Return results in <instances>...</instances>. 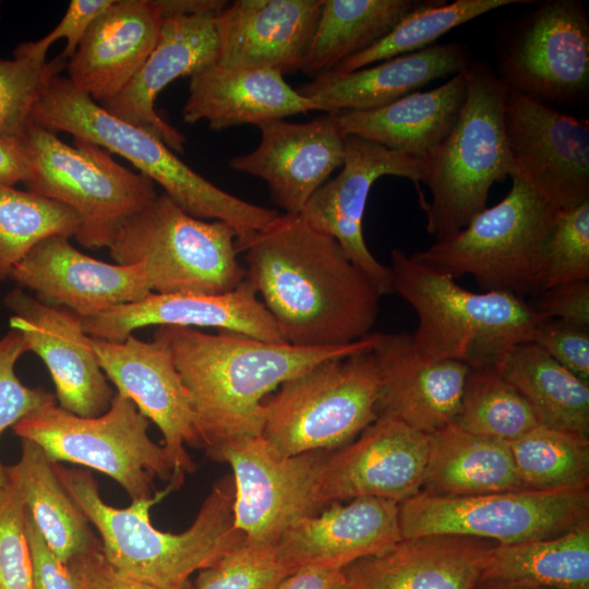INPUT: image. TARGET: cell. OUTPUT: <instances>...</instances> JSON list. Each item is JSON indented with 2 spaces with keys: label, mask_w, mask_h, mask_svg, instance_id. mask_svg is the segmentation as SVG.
Masks as SVG:
<instances>
[{
  "label": "cell",
  "mask_w": 589,
  "mask_h": 589,
  "mask_svg": "<svg viewBox=\"0 0 589 589\" xmlns=\"http://www.w3.org/2000/svg\"><path fill=\"white\" fill-rule=\"evenodd\" d=\"M4 470L7 482L19 492L40 534L63 562L98 540L87 517L59 480L55 462L36 443L22 438L19 461Z\"/></svg>",
  "instance_id": "cell-33"
},
{
  "label": "cell",
  "mask_w": 589,
  "mask_h": 589,
  "mask_svg": "<svg viewBox=\"0 0 589 589\" xmlns=\"http://www.w3.org/2000/svg\"><path fill=\"white\" fill-rule=\"evenodd\" d=\"M533 344L589 384V327L545 318L537 328Z\"/></svg>",
  "instance_id": "cell-46"
},
{
  "label": "cell",
  "mask_w": 589,
  "mask_h": 589,
  "mask_svg": "<svg viewBox=\"0 0 589 589\" xmlns=\"http://www.w3.org/2000/svg\"><path fill=\"white\" fill-rule=\"evenodd\" d=\"M372 351L381 378L378 417L395 418L425 434L454 422L468 365L424 357L408 333H376Z\"/></svg>",
  "instance_id": "cell-24"
},
{
  "label": "cell",
  "mask_w": 589,
  "mask_h": 589,
  "mask_svg": "<svg viewBox=\"0 0 589 589\" xmlns=\"http://www.w3.org/2000/svg\"><path fill=\"white\" fill-rule=\"evenodd\" d=\"M26 534L32 560L33 589H77L69 564L47 544L27 510Z\"/></svg>",
  "instance_id": "cell-50"
},
{
  "label": "cell",
  "mask_w": 589,
  "mask_h": 589,
  "mask_svg": "<svg viewBox=\"0 0 589 589\" xmlns=\"http://www.w3.org/2000/svg\"><path fill=\"white\" fill-rule=\"evenodd\" d=\"M467 97L446 139L422 158L421 182L429 235L442 239L466 227L486 207L493 183L512 171L504 124L507 89L493 68L472 59L464 70Z\"/></svg>",
  "instance_id": "cell-6"
},
{
  "label": "cell",
  "mask_w": 589,
  "mask_h": 589,
  "mask_svg": "<svg viewBox=\"0 0 589 589\" xmlns=\"http://www.w3.org/2000/svg\"><path fill=\"white\" fill-rule=\"evenodd\" d=\"M495 544L452 534L402 538L348 564L342 575L349 589H472Z\"/></svg>",
  "instance_id": "cell-28"
},
{
  "label": "cell",
  "mask_w": 589,
  "mask_h": 589,
  "mask_svg": "<svg viewBox=\"0 0 589 589\" xmlns=\"http://www.w3.org/2000/svg\"><path fill=\"white\" fill-rule=\"evenodd\" d=\"M317 110L271 69L230 68L214 63L190 76L182 116L187 123L206 121L212 130L281 120Z\"/></svg>",
  "instance_id": "cell-30"
},
{
  "label": "cell",
  "mask_w": 589,
  "mask_h": 589,
  "mask_svg": "<svg viewBox=\"0 0 589 589\" xmlns=\"http://www.w3.org/2000/svg\"><path fill=\"white\" fill-rule=\"evenodd\" d=\"M495 75L513 93L551 107L589 95V16L579 0H546L496 29Z\"/></svg>",
  "instance_id": "cell-12"
},
{
  "label": "cell",
  "mask_w": 589,
  "mask_h": 589,
  "mask_svg": "<svg viewBox=\"0 0 589 589\" xmlns=\"http://www.w3.org/2000/svg\"><path fill=\"white\" fill-rule=\"evenodd\" d=\"M239 251L247 280L286 344L337 347L372 334L380 290L332 236L300 214H279Z\"/></svg>",
  "instance_id": "cell-1"
},
{
  "label": "cell",
  "mask_w": 589,
  "mask_h": 589,
  "mask_svg": "<svg viewBox=\"0 0 589 589\" xmlns=\"http://www.w3.org/2000/svg\"><path fill=\"white\" fill-rule=\"evenodd\" d=\"M163 21L156 0H113L67 61V77L98 105L110 100L154 49Z\"/></svg>",
  "instance_id": "cell-27"
},
{
  "label": "cell",
  "mask_w": 589,
  "mask_h": 589,
  "mask_svg": "<svg viewBox=\"0 0 589 589\" xmlns=\"http://www.w3.org/2000/svg\"><path fill=\"white\" fill-rule=\"evenodd\" d=\"M587 519L588 488L456 497L419 492L399 504L402 538L452 534L515 544L558 536Z\"/></svg>",
  "instance_id": "cell-13"
},
{
  "label": "cell",
  "mask_w": 589,
  "mask_h": 589,
  "mask_svg": "<svg viewBox=\"0 0 589 589\" xmlns=\"http://www.w3.org/2000/svg\"><path fill=\"white\" fill-rule=\"evenodd\" d=\"M467 97L464 71L430 91H416L377 109L335 112L347 135L423 158L455 125Z\"/></svg>",
  "instance_id": "cell-31"
},
{
  "label": "cell",
  "mask_w": 589,
  "mask_h": 589,
  "mask_svg": "<svg viewBox=\"0 0 589 589\" xmlns=\"http://www.w3.org/2000/svg\"><path fill=\"white\" fill-rule=\"evenodd\" d=\"M33 122L53 133L65 132L89 141L125 158L189 215L231 227L237 247L279 215L275 209L216 187L183 163L159 137L109 113L60 74L50 80L39 96Z\"/></svg>",
  "instance_id": "cell-4"
},
{
  "label": "cell",
  "mask_w": 589,
  "mask_h": 589,
  "mask_svg": "<svg viewBox=\"0 0 589 589\" xmlns=\"http://www.w3.org/2000/svg\"><path fill=\"white\" fill-rule=\"evenodd\" d=\"M259 145L229 167L262 179L286 214H300L310 197L345 160L346 135L335 113L309 122L274 120L257 127Z\"/></svg>",
  "instance_id": "cell-21"
},
{
  "label": "cell",
  "mask_w": 589,
  "mask_h": 589,
  "mask_svg": "<svg viewBox=\"0 0 589 589\" xmlns=\"http://www.w3.org/2000/svg\"><path fill=\"white\" fill-rule=\"evenodd\" d=\"M27 351L24 337L17 329L10 328L0 339V436L38 408L57 402L53 394L41 387H28L16 376L15 364ZM5 483V470L0 461V484Z\"/></svg>",
  "instance_id": "cell-45"
},
{
  "label": "cell",
  "mask_w": 589,
  "mask_h": 589,
  "mask_svg": "<svg viewBox=\"0 0 589 589\" xmlns=\"http://www.w3.org/2000/svg\"><path fill=\"white\" fill-rule=\"evenodd\" d=\"M29 175V155L22 139L0 136V183L14 185Z\"/></svg>",
  "instance_id": "cell-51"
},
{
  "label": "cell",
  "mask_w": 589,
  "mask_h": 589,
  "mask_svg": "<svg viewBox=\"0 0 589 589\" xmlns=\"http://www.w3.org/2000/svg\"><path fill=\"white\" fill-rule=\"evenodd\" d=\"M10 278L33 290L40 302L68 309L83 320L153 292L142 264L106 263L57 236L31 249Z\"/></svg>",
  "instance_id": "cell-20"
},
{
  "label": "cell",
  "mask_w": 589,
  "mask_h": 589,
  "mask_svg": "<svg viewBox=\"0 0 589 589\" xmlns=\"http://www.w3.org/2000/svg\"><path fill=\"white\" fill-rule=\"evenodd\" d=\"M328 589H349L344 575L340 579H338L334 585H332Z\"/></svg>",
  "instance_id": "cell-55"
},
{
  "label": "cell",
  "mask_w": 589,
  "mask_h": 589,
  "mask_svg": "<svg viewBox=\"0 0 589 589\" xmlns=\"http://www.w3.org/2000/svg\"><path fill=\"white\" fill-rule=\"evenodd\" d=\"M471 60L469 47L461 41L434 44L346 74H321L298 92L329 113L373 110L460 73Z\"/></svg>",
  "instance_id": "cell-29"
},
{
  "label": "cell",
  "mask_w": 589,
  "mask_h": 589,
  "mask_svg": "<svg viewBox=\"0 0 589 589\" xmlns=\"http://www.w3.org/2000/svg\"><path fill=\"white\" fill-rule=\"evenodd\" d=\"M504 124L509 177L526 183L556 209L589 200V123L508 92Z\"/></svg>",
  "instance_id": "cell-15"
},
{
  "label": "cell",
  "mask_w": 589,
  "mask_h": 589,
  "mask_svg": "<svg viewBox=\"0 0 589 589\" xmlns=\"http://www.w3.org/2000/svg\"><path fill=\"white\" fill-rule=\"evenodd\" d=\"M472 589H542V588H531V587L516 586V585H509V584H503V582L478 580Z\"/></svg>",
  "instance_id": "cell-54"
},
{
  "label": "cell",
  "mask_w": 589,
  "mask_h": 589,
  "mask_svg": "<svg viewBox=\"0 0 589 589\" xmlns=\"http://www.w3.org/2000/svg\"><path fill=\"white\" fill-rule=\"evenodd\" d=\"M479 580L542 589H589V519L552 538L496 543Z\"/></svg>",
  "instance_id": "cell-34"
},
{
  "label": "cell",
  "mask_w": 589,
  "mask_h": 589,
  "mask_svg": "<svg viewBox=\"0 0 589 589\" xmlns=\"http://www.w3.org/2000/svg\"><path fill=\"white\" fill-rule=\"evenodd\" d=\"M156 3L164 19L200 13L218 14L228 4L224 0H156Z\"/></svg>",
  "instance_id": "cell-53"
},
{
  "label": "cell",
  "mask_w": 589,
  "mask_h": 589,
  "mask_svg": "<svg viewBox=\"0 0 589 589\" xmlns=\"http://www.w3.org/2000/svg\"><path fill=\"white\" fill-rule=\"evenodd\" d=\"M517 3L533 1L455 0L448 3L446 0H435L405 17L375 45L345 59L326 73L346 74L386 59L422 50L436 44L441 36L459 25L490 11Z\"/></svg>",
  "instance_id": "cell-38"
},
{
  "label": "cell",
  "mask_w": 589,
  "mask_h": 589,
  "mask_svg": "<svg viewBox=\"0 0 589 589\" xmlns=\"http://www.w3.org/2000/svg\"><path fill=\"white\" fill-rule=\"evenodd\" d=\"M59 480L100 534L101 552L119 573L156 589H184L189 577L245 541L235 527L233 478L219 479L204 500L190 528L181 533L156 529L151 507L176 488L116 508L100 497L89 470L55 462Z\"/></svg>",
  "instance_id": "cell-3"
},
{
  "label": "cell",
  "mask_w": 589,
  "mask_h": 589,
  "mask_svg": "<svg viewBox=\"0 0 589 589\" xmlns=\"http://www.w3.org/2000/svg\"><path fill=\"white\" fill-rule=\"evenodd\" d=\"M402 539L399 503L357 497L330 503L291 526L275 545L280 561L293 572L312 564L344 568L386 552Z\"/></svg>",
  "instance_id": "cell-26"
},
{
  "label": "cell",
  "mask_w": 589,
  "mask_h": 589,
  "mask_svg": "<svg viewBox=\"0 0 589 589\" xmlns=\"http://www.w3.org/2000/svg\"><path fill=\"white\" fill-rule=\"evenodd\" d=\"M0 589H33L26 507L8 482L0 484Z\"/></svg>",
  "instance_id": "cell-44"
},
{
  "label": "cell",
  "mask_w": 589,
  "mask_h": 589,
  "mask_svg": "<svg viewBox=\"0 0 589 589\" xmlns=\"http://www.w3.org/2000/svg\"><path fill=\"white\" fill-rule=\"evenodd\" d=\"M98 363L117 393L131 399L164 436V447L180 485L184 473L196 468L184 445L202 447L190 394L169 349L160 341L130 335L121 342L91 337Z\"/></svg>",
  "instance_id": "cell-16"
},
{
  "label": "cell",
  "mask_w": 589,
  "mask_h": 589,
  "mask_svg": "<svg viewBox=\"0 0 589 589\" xmlns=\"http://www.w3.org/2000/svg\"><path fill=\"white\" fill-rule=\"evenodd\" d=\"M380 387L372 350L327 359L262 401L261 434L283 456L336 450L378 418Z\"/></svg>",
  "instance_id": "cell-8"
},
{
  "label": "cell",
  "mask_w": 589,
  "mask_h": 589,
  "mask_svg": "<svg viewBox=\"0 0 589 589\" xmlns=\"http://www.w3.org/2000/svg\"><path fill=\"white\" fill-rule=\"evenodd\" d=\"M205 450L211 459L232 469L235 527L249 542L275 546L291 526L325 507L318 484L329 452L283 456L262 434Z\"/></svg>",
  "instance_id": "cell-14"
},
{
  "label": "cell",
  "mask_w": 589,
  "mask_h": 589,
  "mask_svg": "<svg viewBox=\"0 0 589 589\" xmlns=\"http://www.w3.org/2000/svg\"><path fill=\"white\" fill-rule=\"evenodd\" d=\"M21 139L29 155L27 191L72 208L80 218L75 239L87 249L109 248L122 225L157 195L151 179L89 141L74 137L70 145L35 122Z\"/></svg>",
  "instance_id": "cell-10"
},
{
  "label": "cell",
  "mask_w": 589,
  "mask_h": 589,
  "mask_svg": "<svg viewBox=\"0 0 589 589\" xmlns=\"http://www.w3.org/2000/svg\"><path fill=\"white\" fill-rule=\"evenodd\" d=\"M342 577V569L324 564L298 568L275 589H328Z\"/></svg>",
  "instance_id": "cell-52"
},
{
  "label": "cell",
  "mask_w": 589,
  "mask_h": 589,
  "mask_svg": "<svg viewBox=\"0 0 589 589\" xmlns=\"http://www.w3.org/2000/svg\"><path fill=\"white\" fill-rule=\"evenodd\" d=\"M148 425L134 402L116 392L108 410L98 417H80L53 402L12 429L21 438L36 443L52 462L68 461L103 472L137 501L153 496L155 477L180 486L165 447L149 438Z\"/></svg>",
  "instance_id": "cell-11"
},
{
  "label": "cell",
  "mask_w": 589,
  "mask_h": 589,
  "mask_svg": "<svg viewBox=\"0 0 589 589\" xmlns=\"http://www.w3.org/2000/svg\"><path fill=\"white\" fill-rule=\"evenodd\" d=\"M187 387L205 449L262 433V401L284 382L332 358L372 350L376 333L345 346L301 348L219 332L157 326Z\"/></svg>",
  "instance_id": "cell-2"
},
{
  "label": "cell",
  "mask_w": 589,
  "mask_h": 589,
  "mask_svg": "<svg viewBox=\"0 0 589 589\" xmlns=\"http://www.w3.org/2000/svg\"><path fill=\"white\" fill-rule=\"evenodd\" d=\"M77 214L69 206L0 183V281L38 242L50 237H75Z\"/></svg>",
  "instance_id": "cell-39"
},
{
  "label": "cell",
  "mask_w": 589,
  "mask_h": 589,
  "mask_svg": "<svg viewBox=\"0 0 589 589\" xmlns=\"http://www.w3.org/2000/svg\"><path fill=\"white\" fill-rule=\"evenodd\" d=\"M323 0H236L216 16L218 59L230 68L301 71Z\"/></svg>",
  "instance_id": "cell-25"
},
{
  "label": "cell",
  "mask_w": 589,
  "mask_h": 589,
  "mask_svg": "<svg viewBox=\"0 0 589 589\" xmlns=\"http://www.w3.org/2000/svg\"><path fill=\"white\" fill-rule=\"evenodd\" d=\"M108 249L117 264H142L156 293L223 294L247 277L231 227L189 215L164 192L122 225Z\"/></svg>",
  "instance_id": "cell-9"
},
{
  "label": "cell",
  "mask_w": 589,
  "mask_h": 589,
  "mask_svg": "<svg viewBox=\"0 0 589 589\" xmlns=\"http://www.w3.org/2000/svg\"><path fill=\"white\" fill-rule=\"evenodd\" d=\"M67 61L36 59L21 45L13 58L0 59V136L21 139L33 122V111L43 91Z\"/></svg>",
  "instance_id": "cell-41"
},
{
  "label": "cell",
  "mask_w": 589,
  "mask_h": 589,
  "mask_svg": "<svg viewBox=\"0 0 589 589\" xmlns=\"http://www.w3.org/2000/svg\"><path fill=\"white\" fill-rule=\"evenodd\" d=\"M113 0H72L58 25L38 40L25 41L22 48L31 56L46 60L50 46L61 38L67 39L65 48L57 57L68 61L75 52L81 39L92 23L107 10Z\"/></svg>",
  "instance_id": "cell-47"
},
{
  "label": "cell",
  "mask_w": 589,
  "mask_h": 589,
  "mask_svg": "<svg viewBox=\"0 0 589 589\" xmlns=\"http://www.w3.org/2000/svg\"><path fill=\"white\" fill-rule=\"evenodd\" d=\"M292 573L274 545L245 540L201 569L192 589H275Z\"/></svg>",
  "instance_id": "cell-42"
},
{
  "label": "cell",
  "mask_w": 589,
  "mask_h": 589,
  "mask_svg": "<svg viewBox=\"0 0 589 589\" xmlns=\"http://www.w3.org/2000/svg\"><path fill=\"white\" fill-rule=\"evenodd\" d=\"M526 490L508 444L471 434L450 423L429 434L421 491L436 496H473Z\"/></svg>",
  "instance_id": "cell-32"
},
{
  "label": "cell",
  "mask_w": 589,
  "mask_h": 589,
  "mask_svg": "<svg viewBox=\"0 0 589 589\" xmlns=\"http://www.w3.org/2000/svg\"><path fill=\"white\" fill-rule=\"evenodd\" d=\"M497 369L540 424L589 436V384L536 344L515 347Z\"/></svg>",
  "instance_id": "cell-36"
},
{
  "label": "cell",
  "mask_w": 589,
  "mask_h": 589,
  "mask_svg": "<svg viewBox=\"0 0 589 589\" xmlns=\"http://www.w3.org/2000/svg\"><path fill=\"white\" fill-rule=\"evenodd\" d=\"M394 292L414 311L412 339L431 360H453L470 369L498 368L517 346L533 342L545 320L508 292H473L400 249L390 252Z\"/></svg>",
  "instance_id": "cell-5"
},
{
  "label": "cell",
  "mask_w": 589,
  "mask_h": 589,
  "mask_svg": "<svg viewBox=\"0 0 589 589\" xmlns=\"http://www.w3.org/2000/svg\"><path fill=\"white\" fill-rule=\"evenodd\" d=\"M149 325L217 328L251 338L286 344L263 302L247 278L223 294L156 293L83 320L85 333L121 342Z\"/></svg>",
  "instance_id": "cell-22"
},
{
  "label": "cell",
  "mask_w": 589,
  "mask_h": 589,
  "mask_svg": "<svg viewBox=\"0 0 589 589\" xmlns=\"http://www.w3.org/2000/svg\"><path fill=\"white\" fill-rule=\"evenodd\" d=\"M501 202L411 256L452 276L470 275L483 291L518 298L542 290L545 250L558 209L517 177Z\"/></svg>",
  "instance_id": "cell-7"
},
{
  "label": "cell",
  "mask_w": 589,
  "mask_h": 589,
  "mask_svg": "<svg viewBox=\"0 0 589 589\" xmlns=\"http://www.w3.org/2000/svg\"><path fill=\"white\" fill-rule=\"evenodd\" d=\"M216 13L165 17L158 40L133 79L100 105L115 117L145 129L175 153H183L185 137L155 110L159 93L176 79L191 76L217 62Z\"/></svg>",
  "instance_id": "cell-23"
},
{
  "label": "cell",
  "mask_w": 589,
  "mask_h": 589,
  "mask_svg": "<svg viewBox=\"0 0 589 589\" xmlns=\"http://www.w3.org/2000/svg\"><path fill=\"white\" fill-rule=\"evenodd\" d=\"M422 158L347 135L340 172L327 180L306 202L300 215L314 228L332 236L348 257L375 284L381 294L393 293L388 266L370 252L362 219L373 183L383 176L407 178L416 187L422 179Z\"/></svg>",
  "instance_id": "cell-17"
},
{
  "label": "cell",
  "mask_w": 589,
  "mask_h": 589,
  "mask_svg": "<svg viewBox=\"0 0 589 589\" xmlns=\"http://www.w3.org/2000/svg\"><path fill=\"white\" fill-rule=\"evenodd\" d=\"M530 304L544 317L589 327V279L554 285L541 290Z\"/></svg>",
  "instance_id": "cell-48"
},
{
  "label": "cell",
  "mask_w": 589,
  "mask_h": 589,
  "mask_svg": "<svg viewBox=\"0 0 589 589\" xmlns=\"http://www.w3.org/2000/svg\"><path fill=\"white\" fill-rule=\"evenodd\" d=\"M3 303L12 313L10 327L23 335L28 351L49 370L58 406L85 418L106 412L115 392L83 328V318L68 309L43 303L20 288L11 290Z\"/></svg>",
  "instance_id": "cell-19"
},
{
  "label": "cell",
  "mask_w": 589,
  "mask_h": 589,
  "mask_svg": "<svg viewBox=\"0 0 589 589\" xmlns=\"http://www.w3.org/2000/svg\"><path fill=\"white\" fill-rule=\"evenodd\" d=\"M435 0H323L301 71L313 79L385 37Z\"/></svg>",
  "instance_id": "cell-35"
},
{
  "label": "cell",
  "mask_w": 589,
  "mask_h": 589,
  "mask_svg": "<svg viewBox=\"0 0 589 589\" xmlns=\"http://www.w3.org/2000/svg\"><path fill=\"white\" fill-rule=\"evenodd\" d=\"M68 564L77 589H156L113 568L101 552L99 539Z\"/></svg>",
  "instance_id": "cell-49"
},
{
  "label": "cell",
  "mask_w": 589,
  "mask_h": 589,
  "mask_svg": "<svg viewBox=\"0 0 589 589\" xmlns=\"http://www.w3.org/2000/svg\"><path fill=\"white\" fill-rule=\"evenodd\" d=\"M589 279V200L558 209L545 250L542 290Z\"/></svg>",
  "instance_id": "cell-43"
},
{
  "label": "cell",
  "mask_w": 589,
  "mask_h": 589,
  "mask_svg": "<svg viewBox=\"0 0 589 589\" xmlns=\"http://www.w3.org/2000/svg\"><path fill=\"white\" fill-rule=\"evenodd\" d=\"M429 434L392 417H378L351 443L329 452L318 496L324 506L357 497L401 503L421 491Z\"/></svg>",
  "instance_id": "cell-18"
},
{
  "label": "cell",
  "mask_w": 589,
  "mask_h": 589,
  "mask_svg": "<svg viewBox=\"0 0 589 589\" xmlns=\"http://www.w3.org/2000/svg\"><path fill=\"white\" fill-rule=\"evenodd\" d=\"M507 444L525 489L588 488L589 436L538 424Z\"/></svg>",
  "instance_id": "cell-37"
},
{
  "label": "cell",
  "mask_w": 589,
  "mask_h": 589,
  "mask_svg": "<svg viewBox=\"0 0 589 589\" xmlns=\"http://www.w3.org/2000/svg\"><path fill=\"white\" fill-rule=\"evenodd\" d=\"M453 423L471 434L506 443L540 424L529 404L497 368L470 369Z\"/></svg>",
  "instance_id": "cell-40"
}]
</instances>
